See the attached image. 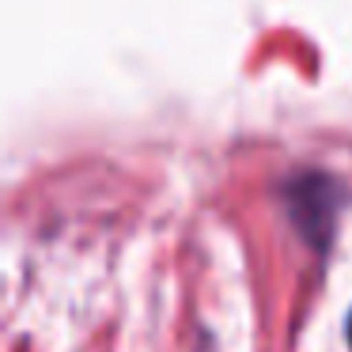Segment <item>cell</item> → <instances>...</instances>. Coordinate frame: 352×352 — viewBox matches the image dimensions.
Segmentation results:
<instances>
[{
	"label": "cell",
	"instance_id": "obj_1",
	"mask_svg": "<svg viewBox=\"0 0 352 352\" xmlns=\"http://www.w3.org/2000/svg\"><path fill=\"white\" fill-rule=\"evenodd\" d=\"M280 201L292 228L299 231V239L314 254H326L329 243H333L341 208L349 201L341 178L326 175V170H296L292 178L280 182Z\"/></svg>",
	"mask_w": 352,
	"mask_h": 352
},
{
	"label": "cell",
	"instance_id": "obj_2",
	"mask_svg": "<svg viewBox=\"0 0 352 352\" xmlns=\"http://www.w3.org/2000/svg\"><path fill=\"white\" fill-rule=\"evenodd\" d=\"M349 344H352V314H349Z\"/></svg>",
	"mask_w": 352,
	"mask_h": 352
}]
</instances>
